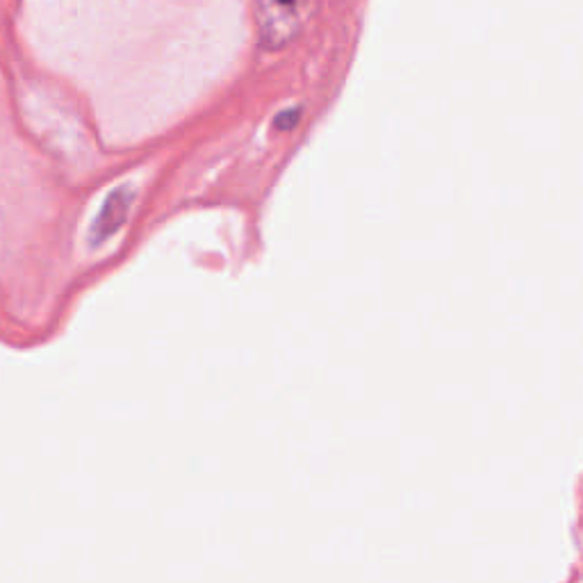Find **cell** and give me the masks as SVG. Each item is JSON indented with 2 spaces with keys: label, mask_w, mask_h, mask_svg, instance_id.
Instances as JSON below:
<instances>
[{
  "label": "cell",
  "mask_w": 583,
  "mask_h": 583,
  "mask_svg": "<svg viewBox=\"0 0 583 583\" xmlns=\"http://www.w3.org/2000/svg\"><path fill=\"white\" fill-rule=\"evenodd\" d=\"M26 108L19 82L0 60V308L14 322L28 294V260L32 231L28 228L35 205V174H39L37 146L28 135Z\"/></svg>",
  "instance_id": "1"
},
{
  "label": "cell",
  "mask_w": 583,
  "mask_h": 583,
  "mask_svg": "<svg viewBox=\"0 0 583 583\" xmlns=\"http://www.w3.org/2000/svg\"><path fill=\"white\" fill-rule=\"evenodd\" d=\"M315 0H256L260 41L267 48H281L299 35L310 19Z\"/></svg>",
  "instance_id": "2"
}]
</instances>
